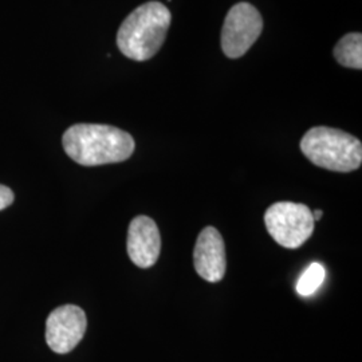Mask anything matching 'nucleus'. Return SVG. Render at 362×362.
I'll list each match as a JSON object with an SVG mask.
<instances>
[{
    "mask_svg": "<svg viewBox=\"0 0 362 362\" xmlns=\"http://www.w3.org/2000/svg\"><path fill=\"white\" fill-rule=\"evenodd\" d=\"M62 144L67 156L85 167L116 164L133 155L136 144L125 130L100 124H77L66 130Z\"/></svg>",
    "mask_w": 362,
    "mask_h": 362,
    "instance_id": "obj_1",
    "label": "nucleus"
},
{
    "mask_svg": "<svg viewBox=\"0 0 362 362\" xmlns=\"http://www.w3.org/2000/svg\"><path fill=\"white\" fill-rule=\"evenodd\" d=\"M172 15L160 1H148L129 13L117 33V46L129 59L153 58L167 38Z\"/></svg>",
    "mask_w": 362,
    "mask_h": 362,
    "instance_id": "obj_2",
    "label": "nucleus"
},
{
    "mask_svg": "<svg viewBox=\"0 0 362 362\" xmlns=\"http://www.w3.org/2000/svg\"><path fill=\"white\" fill-rule=\"evenodd\" d=\"M300 151L317 167L351 172L361 167L362 144L344 130L315 127L300 140Z\"/></svg>",
    "mask_w": 362,
    "mask_h": 362,
    "instance_id": "obj_3",
    "label": "nucleus"
},
{
    "mask_svg": "<svg viewBox=\"0 0 362 362\" xmlns=\"http://www.w3.org/2000/svg\"><path fill=\"white\" fill-rule=\"evenodd\" d=\"M264 224L278 245L296 250L309 240L314 233L315 221L308 206L279 202L266 211Z\"/></svg>",
    "mask_w": 362,
    "mask_h": 362,
    "instance_id": "obj_4",
    "label": "nucleus"
},
{
    "mask_svg": "<svg viewBox=\"0 0 362 362\" xmlns=\"http://www.w3.org/2000/svg\"><path fill=\"white\" fill-rule=\"evenodd\" d=\"M263 30V19L258 10L242 1L231 7L221 28V49L226 57L236 59L246 54L258 40Z\"/></svg>",
    "mask_w": 362,
    "mask_h": 362,
    "instance_id": "obj_5",
    "label": "nucleus"
},
{
    "mask_svg": "<svg viewBox=\"0 0 362 362\" xmlns=\"http://www.w3.org/2000/svg\"><path fill=\"white\" fill-rule=\"evenodd\" d=\"M86 327V314L81 308L76 305L57 308L46 321V342L52 351L66 354L81 342Z\"/></svg>",
    "mask_w": 362,
    "mask_h": 362,
    "instance_id": "obj_6",
    "label": "nucleus"
},
{
    "mask_svg": "<svg viewBox=\"0 0 362 362\" xmlns=\"http://www.w3.org/2000/svg\"><path fill=\"white\" fill-rule=\"evenodd\" d=\"M196 272L207 282L216 284L224 278L227 270L226 246L215 227H206L197 238L194 251Z\"/></svg>",
    "mask_w": 362,
    "mask_h": 362,
    "instance_id": "obj_7",
    "label": "nucleus"
},
{
    "mask_svg": "<svg viewBox=\"0 0 362 362\" xmlns=\"http://www.w3.org/2000/svg\"><path fill=\"white\" fill-rule=\"evenodd\" d=\"M161 251V236L155 220L140 215L130 221L128 231V255L130 260L149 269L155 264Z\"/></svg>",
    "mask_w": 362,
    "mask_h": 362,
    "instance_id": "obj_8",
    "label": "nucleus"
},
{
    "mask_svg": "<svg viewBox=\"0 0 362 362\" xmlns=\"http://www.w3.org/2000/svg\"><path fill=\"white\" fill-rule=\"evenodd\" d=\"M337 62L349 69H362V35L361 33H350L339 39L334 47Z\"/></svg>",
    "mask_w": 362,
    "mask_h": 362,
    "instance_id": "obj_9",
    "label": "nucleus"
},
{
    "mask_svg": "<svg viewBox=\"0 0 362 362\" xmlns=\"http://www.w3.org/2000/svg\"><path fill=\"white\" fill-rule=\"evenodd\" d=\"M325 276L326 272L324 266L321 263H311L298 281V294L303 297L313 296L320 288V286L324 284Z\"/></svg>",
    "mask_w": 362,
    "mask_h": 362,
    "instance_id": "obj_10",
    "label": "nucleus"
},
{
    "mask_svg": "<svg viewBox=\"0 0 362 362\" xmlns=\"http://www.w3.org/2000/svg\"><path fill=\"white\" fill-rule=\"evenodd\" d=\"M13 203V192L6 185L0 184V211L6 209Z\"/></svg>",
    "mask_w": 362,
    "mask_h": 362,
    "instance_id": "obj_11",
    "label": "nucleus"
},
{
    "mask_svg": "<svg viewBox=\"0 0 362 362\" xmlns=\"http://www.w3.org/2000/svg\"><path fill=\"white\" fill-rule=\"evenodd\" d=\"M313 218H314V221H318V220H321V218H322V211H321V209H317V211H314V212H313Z\"/></svg>",
    "mask_w": 362,
    "mask_h": 362,
    "instance_id": "obj_12",
    "label": "nucleus"
}]
</instances>
